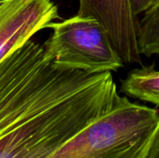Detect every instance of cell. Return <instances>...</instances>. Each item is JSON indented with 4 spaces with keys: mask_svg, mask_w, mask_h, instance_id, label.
Instances as JSON below:
<instances>
[{
    "mask_svg": "<svg viewBox=\"0 0 159 158\" xmlns=\"http://www.w3.org/2000/svg\"><path fill=\"white\" fill-rule=\"evenodd\" d=\"M143 158H159V123L152 135Z\"/></svg>",
    "mask_w": 159,
    "mask_h": 158,
    "instance_id": "obj_9",
    "label": "cell"
},
{
    "mask_svg": "<svg viewBox=\"0 0 159 158\" xmlns=\"http://www.w3.org/2000/svg\"><path fill=\"white\" fill-rule=\"evenodd\" d=\"M129 1L133 15L138 17L140 14L144 13L148 9H150L159 0H129Z\"/></svg>",
    "mask_w": 159,
    "mask_h": 158,
    "instance_id": "obj_8",
    "label": "cell"
},
{
    "mask_svg": "<svg viewBox=\"0 0 159 158\" xmlns=\"http://www.w3.org/2000/svg\"><path fill=\"white\" fill-rule=\"evenodd\" d=\"M48 28L53 32L44 47L55 63L91 74L116 72L124 67L104 26L97 19L76 14L52 22Z\"/></svg>",
    "mask_w": 159,
    "mask_h": 158,
    "instance_id": "obj_3",
    "label": "cell"
},
{
    "mask_svg": "<svg viewBox=\"0 0 159 158\" xmlns=\"http://www.w3.org/2000/svg\"><path fill=\"white\" fill-rule=\"evenodd\" d=\"M118 97L112 72L57 64L28 40L0 61V158H50Z\"/></svg>",
    "mask_w": 159,
    "mask_h": 158,
    "instance_id": "obj_1",
    "label": "cell"
},
{
    "mask_svg": "<svg viewBox=\"0 0 159 158\" xmlns=\"http://www.w3.org/2000/svg\"><path fill=\"white\" fill-rule=\"evenodd\" d=\"M158 123L157 109L119 95L109 112L50 158H143Z\"/></svg>",
    "mask_w": 159,
    "mask_h": 158,
    "instance_id": "obj_2",
    "label": "cell"
},
{
    "mask_svg": "<svg viewBox=\"0 0 159 158\" xmlns=\"http://www.w3.org/2000/svg\"><path fill=\"white\" fill-rule=\"evenodd\" d=\"M121 91L126 96L159 106V71L154 66L130 71L121 83Z\"/></svg>",
    "mask_w": 159,
    "mask_h": 158,
    "instance_id": "obj_6",
    "label": "cell"
},
{
    "mask_svg": "<svg viewBox=\"0 0 159 158\" xmlns=\"http://www.w3.org/2000/svg\"><path fill=\"white\" fill-rule=\"evenodd\" d=\"M138 46L146 57L159 55V1L139 20Z\"/></svg>",
    "mask_w": 159,
    "mask_h": 158,
    "instance_id": "obj_7",
    "label": "cell"
},
{
    "mask_svg": "<svg viewBox=\"0 0 159 158\" xmlns=\"http://www.w3.org/2000/svg\"><path fill=\"white\" fill-rule=\"evenodd\" d=\"M78 15L93 17L105 28L110 41L125 64H142L138 46V17L129 0H79Z\"/></svg>",
    "mask_w": 159,
    "mask_h": 158,
    "instance_id": "obj_5",
    "label": "cell"
},
{
    "mask_svg": "<svg viewBox=\"0 0 159 158\" xmlns=\"http://www.w3.org/2000/svg\"><path fill=\"white\" fill-rule=\"evenodd\" d=\"M57 19L51 0H0V61Z\"/></svg>",
    "mask_w": 159,
    "mask_h": 158,
    "instance_id": "obj_4",
    "label": "cell"
}]
</instances>
